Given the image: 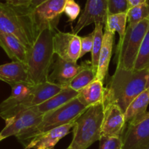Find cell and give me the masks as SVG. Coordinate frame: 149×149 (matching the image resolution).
<instances>
[{
	"label": "cell",
	"instance_id": "1",
	"mask_svg": "<svg viewBox=\"0 0 149 149\" xmlns=\"http://www.w3.org/2000/svg\"><path fill=\"white\" fill-rule=\"evenodd\" d=\"M149 68L142 71L116 67L107 87L104 104L113 103L125 112L132 100L146 89Z\"/></svg>",
	"mask_w": 149,
	"mask_h": 149
},
{
	"label": "cell",
	"instance_id": "2",
	"mask_svg": "<svg viewBox=\"0 0 149 149\" xmlns=\"http://www.w3.org/2000/svg\"><path fill=\"white\" fill-rule=\"evenodd\" d=\"M55 31L51 29L41 31L33 46L28 51L26 65L29 81L33 85L48 81L55 55L53 36Z\"/></svg>",
	"mask_w": 149,
	"mask_h": 149
},
{
	"label": "cell",
	"instance_id": "3",
	"mask_svg": "<svg viewBox=\"0 0 149 149\" xmlns=\"http://www.w3.org/2000/svg\"><path fill=\"white\" fill-rule=\"evenodd\" d=\"M0 31L15 36L28 49L33 46L39 33L27 9L1 1Z\"/></svg>",
	"mask_w": 149,
	"mask_h": 149
},
{
	"label": "cell",
	"instance_id": "4",
	"mask_svg": "<svg viewBox=\"0 0 149 149\" xmlns=\"http://www.w3.org/2000/svg\"><path fill=\"white\" fill-rule=\"evenodd\" d=\"M87 109L78 97H76L61 107L45 113L42 122L36 127L29 130L16 138L26 147L31 140L41 134L74 122Z\"/></svg>",
	"mask_w": 149,
	"mask_h": 149
},
{
	"label": "cell",
	"instance_id": "5",
	"mask_svg": "<svg viewBox=\"0 0 149 149\" xmlns=\"http://www.w3.org/2000/svg\"><path fill=\"white\" fill-rule=\"evenodd\" d=\"M104 103L88 108L74 122L73 139L69 148L87 149L102 135V125L104 116Z\"/></svg>",
	"mask_w": 149,
	"mask_h": 149
},
{
	"label": "cell",
	"instance_id": "6",
	"mask_svg": "<svg viewBox=\"0 0 149 149\" xmlns=\"http://www.w3.org/2000/svg\"><path fill=\"white\" fill-rule=\"evenodd\" d=\"M149 28V17L135 25H127L116 49V67L132 70L141 44Z\"/></svg>",
	"mask_w": 149,
	"mask_h": 149
},
{
	"label": "cell",
	"instance_id": "7",
	"mask_svg": "<svg viewBox=\"0 0 149 149\" xmlns=\"http://www.w3.org/2000/svg\"><path fill=\"white\" fill-rule=\"evenodd\" d=\"M11 95L0 104V116L4 121L31 108L33 84L18 82L12 84Z\"/></svg>",
	"mask_w": 149,
	"mask_h": 149
},
{
	"label": "cell",
	"instance_id": "8",
	"mask_svg": "<svg viewBox=\"0 0 149 149\" xmlns=\"http://www.w3.org/2000/svg\"><path fill=\"white\" fill-rule=\"evenodd\" d=\"M66 0H47L29 11L39 32L45 29L56 30Z\"/></svg>",
	"mask_w": 149,
	"mask_h": 149
},
{
	"label": "cell",
	"instance_id": "9",
	"mask_svg": "<svg viewBox=\"0 0 149 149\" xmlns=\"http://www.w3.org/2000/svg\"><path fill=\"white\" fill-rule=\"evenodd\" d=\"M42 117L43 116L37 113L33 108L23 111L5 121V127L0 132V138L3 141L10 136L17 138L29 130L36 127L42 122Z\"/></svg>",
	"mask_w": 149,
	"mask_h": 149
},
{
	"label": "cell",
	"instance_id": "10",
	"mask_svg": "<svg viewBox=\"0 0 149 149\" xmlns=\"http://www.w3.org/2000/svg\"><path fill=\"white\" fill-rule=\"evenodd\" d=\"M122 141L123 149L149 148V111L138 120L126 125Z\"/></svg>",
	"mask_w": 149,
	"mask_h": 149
},
{
	"label": "cell",
	"instance_id": "11",
	"mask_svg": "<svg viewBox=\"0 0 149 149\" xmlns=\"http://www.w3.org/2000/svg\"><path fill=\"white\" fill-rule=\"evenodd\" d=\"M54 53L59 58L71 62H75L80 58L81 39L74 33L58 31L53 36Z\"/></svg>",
	"mask_w": 149,
	"mask_h": 149
},
{
	"label": "cell",
	"instance_id": "12",
	"mask_svg": "<svg viewBox=\"0 0 149 149\" xmlns=\"http://www.w3.org/2000/svg\"><path fill=\"white\" fill-rule=\"evenodd\" d=\"M108 15L107 0H87L84 11L72 29V33L77 34L84 27L93 23H100L105 26Z\"/></svg>",
	"mask_w": 149,
	"mask_h": 149
},
{
	"label": "cell",
	"instance_id": "13",
	"mask_svg": "<svg viewBox=\"0 0 149 149\" xmlns=\"http://www.w3.org/2000/svg\"><path fill=\"white\" fill-rule=\"evenodd\" d=\"M104 106L102 135L122 137L126 127L125 112L113 103H106Z\"/></svg>",
	"mask_w": 149,
	"mask_h": 149
},
{
	"label": "cell",
	"instance_id": "14",
	"mask_svg": "<svg viewBox=\"0 0 149 149\" xmlns=\"http://www.w3.org/2000/svg\"><path fill=\"white\" fill-rule=\"evenodd\" d=\"M52 71L48 77V81L60 84L63 87H68L71 81L82 69V63L79 65L75 62L67 61L57 57L52 64Z\"/></svg>",
	"mask_w": 149,
	"mask_h": 149
},
{
	"label": "cell",
	"instance_id": "15",
	"mask_svg": "<svg viewBox=\"0 0 149 149\" xmlns=\"http://www.w3.org/2000/svg\"><path fill=\"white\" fill-rule=\"evenodd\" d=\"M74 122L41 134L31 140L23 149H53L56 144L73 130Z\"/></svg>",
	"mask_w": 149,
	"mask_h": 149
},
{
	"label": "cell",
	"instance_id": "16",
	"mask_svg": "<svg viewBox=\"0 0 149 149\" xmlns=\"http://www.w3.org/2000/svg\"><path fill=\"white\" fill-rule=\"evenodd\" d=\"M0 47L12 61L26 65L29 49L15 36L0 31Z\"/></svg>",
	"mask_w": 149,
	"mask_h": 149
},
{
	"label": "cell",
	"instance_id": "17",
	"mask_svg": "<svg viewBox=\"0 0 149 149\" xmlns=\"http://www.w3.org/2000/svg\"><path fill=\"white\" fill-rule=\"evenodd\" d=\"M0 80L10 85L18 82L30 83L27 67L17 61L0 65Z\"/></svg>",
	"mask_w": 149,
	"mask_h": 149
},
{
	"label": "cell",
	"instance_id": "18",
	"mask_svg": "<svg viewBox=\"0 0 149 149\" xmlns=\"http://www.w3.org/2000/svg\"><path fill=\"white\" fill-rule=\"evenodd\" d=\"M114 37L115 33L105 29L103 45L99 57L98 66H97L95 78L96 79L100 80L103 82H104L108 75L109 63L111 58L113 42H114Z\"/></svg>",
	"mask_w": 149,
	"mask_h": 149
},
{
	"label": "cell",
	"instance_id": "19",
	"mask_svg": "<svg viewBox=\"0 0 149 149\" xmlns=\"http://www.w3.org/2000/svg\"><path fill=\"white\" fill-rule=\"evenodd\" d=\"M79 94V92L76 91L69 87H65L59 93L45 101V103L32 108L39 114L44 116L45 113L55 110L72 100L73 99L77 97Z\"/></svg>",
	"mask_w": 149,
	"mask_h": 149
},
{
	"label": "cell",
	"instance_id": "20",
	"mask_svg": "<svg viewBox=\"0 0 149 149\" xmlns=\"http://www.w3.org/2000/svg\"><path fill=\"white\" fill-rule=\"evenodd\" d=\"M104 95L103 82L95 79L79 92L77 97L86 107L90 108L95 105L104 103Z\"/></svg>",
	"mask_w": 149,
	"mask_h": 149
},
{
	"label": "cell",
	"instance_id": "21",
	"mask_svg": "<svg viewBox=\"0 0 149 149\" xmlns=\"http://www.w3.org/2000/svg\"><path fill=\"white\" fill-rule=\"evenodd\" d=\"M149 105V87H147L130 104L125 112L126 125L138 120L147 113Z\"/></svg>",
	"mask_w": 149,
	"mask_h": 149
},
{
	"label": "cell",
	"instance_id": "22",
	"mask_svg": "<svg viewBox=\"0 0 149 149\" xmlns=\"http://www.w3.org/2000/svg\"><path fill=\"white\" fill-rule=\"evenodd\" d=\"M64 87L49 81L34 84L32 89L31 108L45 103L59 93Z\"/></svg>",
	"mask_w": 149,
	"mask_h": 149
},
{
	"label": "cell",
	"instance_id": "23",
	"mask_svg": "<svg viewBox=\"0 0 149 149\" xmlns=\"http://www.w3.org/2000/svg\"><path fill=\"white\" fill-rule=\"evenodd\" d=\"M81 63L83 65L82 69L74 77L68 86L77 92H80L92 81H94L97 74V71L92 65L91 61H85Z\"/></svg>",
	"mask_w": 149,
	"mask_h": 149
},
{
	"label": "cell",
	"instance_id": "24",
	"mask_svg": "<svg viewBox=\"0 0 149 149\" xmlns=\"http://www.w3.org/2000/svg\"><path fill=\"white\" fill-rule=\"evenodd\" d=\"M127 13L108 15L104 29L113 33L117 32L119 35V40L125 36L127 27Z\"/></svg>",
	"mask_w": 149,
	"mask_h": 149
},
{
	"label": "cell",
	"instance_id": "25",
	"mask_svg": "<svg viewBox=\"0 0 149 149\" xmlns=\"http://www.w3.org/2000/svg\"><path fill=\"white\" fill-rule=\"evenodd\" d=\"M103 24L96 23L95 24V29L93 31L94 33V41H93V49L91 51V63L93 68L97 71L98 66L99 57H100V50H101L102 45H103V37H104V32H103Z\"/></svg>",
	"mask_w": 149,
	"mask_h": 149
},
{
	"label": "cell",
	"instance_id": "26",
	"mask_svg": "<svg viewBox=\"0 0 149 149\" xmlns=\"http://www.w3.org/2000/svg\"><path fill=\"white\" fill-rule=\"evenodd\" d=\"M149 68V28L138 52L133 70L142 71Z\"/></svg>",
	"mask_w": 149,
	"mask_h": 149
},
{
	"label": "cell",
	"instance_id": "27",
	"mask_svg": "<svg viewBox=\"0 0 149 149\" xmlns=\"http://www.w3.org/2000/svg\"><path fill=\"white\" fill-rule=\"evenodd\" d=\"M149 17V3L132 7L127 11V25H135Z\"/></svg>",
	"mask_w": 149,
	"mask_h": 149
},
{
	"label": "cell",
	"instance_id": "28",
	"mask_svg": "<svg viewBox=\"0 0 149 149\" xmlns=\"http://www.w3.org/2000/svg\"><path fill=\"white\" fill-rule=\"evenodd\" d=\"M100 149H123V141L121 136L101 135Z\"/></svg>",
	"mask_w": 149,
	"mask_h": 149
},
{
	"label": "cell",
	"instance_id": "29",
	"mask_svg": "<svg viewBox=\"0 0 149 149\" xmlns=\"http://www.w3.org/2000/svg\"><path fill=\"white\" fill-rule=\"evenodd\" d=\"M109 15L127 13L130 7L127 0H107Z\"/></svg>",
	"mask_w": 149,
	"mask_h": 149
},
{
	"label": "cell",
	"instance_id": "30",
	"mask_svg": "<svg viewBox=\"0 0 149 149\" xmlns=\"http://www.w3.org/2000/svg\"><path fill=\"white\" fill-rule=\"evenodd\" d=\"M63 13L66 15L69 21L73 22L79 15L81 8L75 0H66Z\"/></svg>",
	"mask_w": 149,
	"mask_h": 149
},
{
	"label": "cell",
	"instance_id": "31",
	"mask_svg": "<svg viewBox=\"0 0 149 149\" xmlns=\"http://www.w3.org/2000/svg\"><path fill=\"white\" fill-rule=\"evenodd\" d=\"M80 39H81V54H80V58H81L88 52H91L93 41H94V33L92 32L87 36H80Z\"/></svg>",
	"mask_w": 149,
	"mask_h": 149
},
{
	"label": "cell",
	"instance_id": "32",
	"mask_svg": "<svg viewBox=\"0 0 149 149\" xmlns=\"http://www.w3.org/2000/svg\"><path fill=\"white\" fill-rule=\"evenodd\" d=\"M47 0H18L17 2L16 3L15 7H23V8L27 9L29 11L32 10L41 4L42 3L45 2Z\"/></svg>",
	"mask_w": 149,
	"mask_h": 149
},
{
	"label": "cell",
	"instance_id": "33",
	"mask_svg": "<svg viewBox=\"0 0 149 149\" xmlns=\"http://www.w3.org/2000/svg\"><path fill=\"white\" fill-rule=\"evenodd\" d=\"M130 7H135L144 3H149V0H127Z\"/></svg>",
	"mask_w": 149,
	"mask_h": 149
},
{
	"label": "cell",
	"instance_id": "34",
	"mask_svg": "<svg viewBox=\"0 0 149 149\" xmlns=\"http://www.w3.org/2000/svg\"><path fill=\"white\" fill-rule=\"evenodd\" d=\"M2 1H5V3H7L9 4H11V5H15L16 3L17 2L18 0H2Z\"/></svg>",
	"mask_w": 149,
	"mask_h": 149
},
{
	"label": "cell",
	"instance_id": "35",
	"mask_svg": "<svg viewBox=\"0 0 149 149\" xmlns=\"http://www.w3.org/2000/svg\"><path fill=\"white\" fill-rule=\"evenodd\" d=\"M147 87H149V73L148 75V79H147V85H146V88Z\"/></svg>",
	"mask_w": 149,
	"mask_h": 149
},
{
	"label": "cell",
	"instance_id": "36",
	"mask_svg": "<svg viewBox=\"0 0 149 149\" xmlns=\"http://www.w3.org/2000/svg\"><path fill=\"white\" fill-rule=\"evenodd\" d=\"M66 149H71V148H69V147H68V148H67Z\"/></svg>",
	"mask_w": 149,
	"mask_h": 149
},
{
	"label": "cell",
	"instance_id": "37",
	"mask_svg": "<svg viewBox=\"0 0 149 149\" xmlns=\"http://www.w3.org/2000/svg\"><path fill=\"white\" fill-rule=\"evenodd\" d=\"M0 141H1V138H0Z\"/></svg>",
	"mask_w": 149,
	"mask_h": 149
}]
</instances>
